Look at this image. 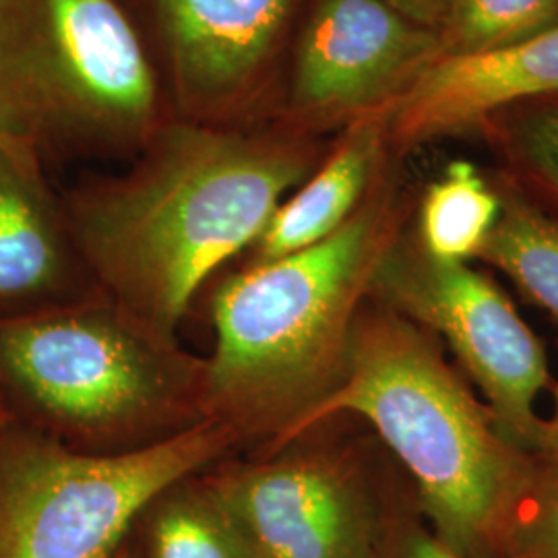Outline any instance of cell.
<instances>
[{
	"label": "cell",
	"instance_id": "obj_1",
	"mask_svg": "<svg viewBox=\"0 0 558 558\" xmlns=\"http://www.w3.org/2000/svg\"><path fill=\"white\" fill-rule=\"evenodd\" d=\"M311 172L308 145L286 126L174 119L124 174L81 182L60 203L101 294L177 339L205 283Z\"/></svg>",
	"mask_w": 558,
	"mask_h": 558
},
{
	"label": "cell",
	"instance_id": "obj_2",
	"mask_svg": "<svg viewBox=\"0 0 558 558\" xmlns=\"http://www.w3.org/2000/svg\"><path fill=\"white\" fill-rule=\"evenodd\" d=\"M338 416H359L377 430L410 472L428 530L447 548L497 557L532 480L420 327L383 304L360 308L336 385L267 445Z\"/></svg>",
	"mask_w": 558,
	"mask_h": 558
},
{
	"label": "cell",
	"instance_id": "obj_3",
	"mask_svg": "<svg viewBox=\"0 0 558 558\" xmlns=\"http://www.w3.org/2000/svg\"><path fill=\"white\" fill-rule=\"evenodd\" d=\"M385 253L383 211L362 205L319 244L220 278L209 296V401L242 449L281 437L336 385Z\"/></svg>",
	"mask_w": 558,
	"mask_h": 558
},
{
	"label": "cell",
	"instance_id": "obj_4",
	"mask_svg": "<svg viewBox=\"0 0 558 558\" xmlns=\"http://www.w3.org/2000/svg\"><path fill=\"white\" fill-rule=\"evenodd\" d=\"M0 403L89 456L143 451L214 420L207 360L101 292L0 320Z\"/></svg>",
	"mask_w": 558,
	"mask_h": 558
},
{
	"label": "cell",
	"instance_id": "obj_5",
	"mask_svg": "<svg viewBox=\"0 0 558 558\" xmlns=\"http://www.w3.org/2000/svg\"><path fill=\"white\" fill-rule=\"evenodd\" d=\"M0 94L41 154H140L177 119L122 0H2Z\"/></svg>",
	"mask_w": 558,
	"mask_h": 558
},
{
	"label": "cell",
	"instance_id": "obj_6",
	"mask_svg": "<svg viewBox=\"0 0 558 558\" xmlns=\"http://www.w3.org/2000/svg\"><path fill=\"white\" fill-rule=\"evenodd\" d=\"M242 451L220 420L124 456H89L9 422L0 435V558H114L168 484Z\"/></svg>",
	"mask_w": 558,
	"mask_h": 558
},
{
	"label": "cell",
	"instance_id": "obj_7",
	"mask_svg": "<svg viewBox=\"0 0 558 558\" xmlns=\"http://www.w3.org/2000/svg\"><path fill=\"white\" fill-rule=\"evenodd\" d=\"M201 474L257 558H380L389 513L352 459L306 435Z\"/></svg>",
	"mask_w": 558,
	"mask_h": 558
},
{
	"label": "cell",
	"instance_id": "obj_8",
	"mask_svg": "<svg viewBox=\"0 0 558 558\" xmlns=\"http://www.w3.org/2000/svg\"><path fill=\"white\" fill-rule=\"evenodd\" d=\"M177 119L265 124L299 0H122Z\"/></svg>",
	"mask_w": 558,
	"mask_h": 558
},
{
	"label": "cell",
	"instance_id": "obj_9",
	"mask_svg": "<svg viewBox=\"0 0 558 558\" xmlns=\"http://www.w3.org/2000/svg\"><path fill=\"white\" fill-rule=\"evenodd\" d=\"M371 294L416 327L440 333L490 403L500 435L534 449L548 362L499 286L465 263L405 259L387 251Z\"/></svg>",
	"mask_w": 558,
	"mask_h": 558
},
{
	"label": "cell",
	"instance_id": "obj_10",
	"mask_svg": "<svg viewBox=\"0 0 558 558\" xmlns=\"http://www.w3.org/2000/svg\"><path fill=\"white\" fill-rule=\"evenodd\" d=\"M437 40L385 0H319L281 101L286 129L385 108L435 59Z\"/></svg>",
	"mask_w": 558,
	"mask_h": 558
},
{
	"label": "cell",
	"instance_id": "obj_11",
	"mask_svg": "<svg viewBox=\"0 0 558 558\" xmlns=\"http://www.w3.org/2000/svg\"><path fill=\"white\" fill-rule=\"evenodd\" d=\"M558 92V25L525 40L428 60L387 106L398 141L445 135L474 124L505 104Z\"/></svg>",
	"mask_w": 558,
	"mask_h": 558
},
{
	"label": "cell",
	"instance_id": "obj_12",
	"mask_svg": "<svg viewBox=\"0 0 558 558\" xmlns=\"http://www.w3.org/2000/svg\"><path fill=\"white\" fill-rule=\"evenodd\" d=\"M96 292L44 168L0 154V320Z\"/></svg>",
	"mask_w": 558,
	"mask_h": 558
},
{
	"label": "cell",
	"instance_id": "obj_13",
	"mask_svg": "<svg viewBox=\"0 0 558 558\" xmlns=\"http://www.w3.org/2000/svg\"><path fill=\"white\" fill-rule=\"evenodd\" d=\"M383 120L359 119L319 170L281 201L257 242L246 251V265L279 259L315 246L359 211L379 163Z\"/></svg>",
	"mask_w": 558,
	"mask_h": 558
},
{
	"label": "cell",
	"instance_id": "obj_14",
	"mask_svg": "<svg viewBox=\"0 0 558 558\" xmlns=\"http://www.w3.org/2000/svg\"><path fill=\"white\" fill-rule=\"evenodd\" d=\"M201 472L168 484L145 505L131 530L140 558H257Z\"/></svg>",
	"mask_w": 558,
	"mask_h": 558
},
{
	"label": "cell",
	"instance_id": "obj_15",
	"mask_svg": "<svg viewBox=\"0 0 558 558\" xmlns=\"http://www.w3.org/2000/svg\"><path fill=\"white\" fill-rule=\"evenodd\" d=\"M497 195L470 161H453L422 203L420 240L424 257L465 263L480 257L500 216Z\"/></svg>",
	"mask_w": 558,
	"mask_h": 558
},
{
	"label": "cell",
	"instance_id": "obj_16",
	"mask_svg": "<svg viewBox=\"0 0 558 558\" xmlns=\"http://www.w3.org/2000/svg\"><path fill=\"white\" fill-rule=\"evenodd\" d=\"M480 257L490 260L558 323V226L518 199L500 216Z\"/></svg>",
	"mask_w": 558,
	"mask_h": 558
},
{
	"label": "cell",
	"instance_id": "obj_17",
	"mask_svg": "<svg viewBox=\"0 0 558 558\" xmlns=\"http://www.w3.org/2000/svg\"><path fill=\"white\" fill-rule=\"evenodd\" d=\"M558 0H453L451 50L484 52L505 48L553 27Z\"/></svg>",
	"mask_w": 558,
	"mask_h": 558
},
{
	"label": "cell",
	"instance_id": "obj_18",
	"mask_svg": "<svg viewBox=\"0 0 558 558\" xmlns=\"http://www.w3.org/2000/svg\"><path fill=\"white\" fill-rule=\"evenodd\" d=\"M495 558H558V474L530 486Z\"/></svg>",
	"mask_w": 558,
	"mask_h": 558
},
{
	"label": "cell",
	"instance_id": "obj_19",
	"mask_svg": "<svg viewBox=\"0 0 558 558\" xmlns=\"http://www.w3.org/2000/svg\"><path fill=\"white\" fill-rule=\"evenodd\" d=\"M380 558H463L447 548L430 530L408 519L387 515Z\"/></svg>",
	"mask_w": 558,
	"mask_h": 558
},
{
	"label": "cell",
	"instance_id": "obj_20",
	"mask_svg": "<svg viewBox=\"0 0 558 558\" xmlns=\"http://www.w3.org/2000/svg\"><path fill=\"white\" fill-rule=\"evenodd\" d=\"M0 154L21 161L25 166L44 168L41 149L38 141L25 129L17 119L13 108L7 104L0 94Z\"/></svg>",
	"mask_w": 558,
	"mask_h": 558
},
{
	"label": "cell",
	"instance_id": "obj_21",
	"mask_svg": "<svg viewBox=\"0 0 558 558\" xmlns=\"http://www.w3.org/2000/svg\"><path fill=\"white\" fill-rule=\"evenodd\" d=\"M525 145L530 158L558 186V110L530 124Z\"/></svg>",
	"mask_w": 558,
	"mask_h": 558
},
{
	"label": "cell",
	"instance_id": "obj_22",
	"mask_svg": "<svg viewBox=\"0 0 558 558\" xmlns=\"http://www.w3.org/2000/svg\"><path fill=\"white\" fill-rule=\"evenodd\" d=\"M534 449L558 463V383L553 387V412L548 418L539 420Z\"/></svg>",
	"mask_w": 558,
	"mask_h": 558
},
{
	"label": "cell",
	"instance_id": "obj_23",
	"mask_svg": "<svg viewBox=\"0 0 558 558\" xmlns=\"http://www.w3.org/2000/svg\"><path fill=\"white\" fill-rule=\"evenodd\" d=\"M385 2L391 4L403 17L422 25V23H433L437 20L447 0H385Z\"/></svg>",
	"mask_w": 558,
	"mask_h": 558
},
{
	"label": "cell",
	"instance_id": "obj_24",
	"mask_svg": "<svg viewBox=\"0 0 558 558\" xmlns=\"http://www.w3.org/2000/svg\"><path fill=\"white\" fill-rule=\"evenodd\" d=\"M114 558H140L135 546H133V542H131V534H129L126 542L120 546V550L114 555Z\"/></svg>",
	"mask_w": 558,
	"mask_h": 558
},
{
	"label": "cell",
	"instance_id": "obj_25",
	"mask_svg": "<svg viewBox=\"0 0 558 558\" xmlns=\"http://www.w3.org/2000/svg\"><path fill=\"white\" fill-rule=\"evenodd\" d=\"M11 422V416H9V412L4 410V405L0 403V435H2V430L7 428V424Z\"/></svg>",
	"mask_w": 558,
	"mask_h": 558
},
{
	"label": "cell",
	"instance_id": "obj_26",
	"mask_svg": "<svg viewBox=\"0 0 558 558\" xmlns=\"http://www.w3.org/2000/svg\"><path fill=\"white\" fill-rule=\"evenodd\" d=\"M0 4H2V0H0Z\"/></svg>",
	"mask_w": 558,
	"mask_h": 558
}]
</instances>
